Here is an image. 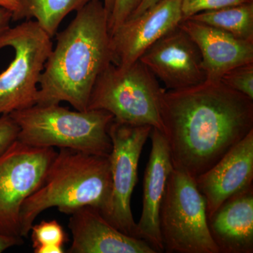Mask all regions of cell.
<instances>
[{"label":"cell","instance_id":"14","mask_svg":"<svg viewBox=\"0 0 253 253\" xmlns=\"http://www.w3.org/2000/svg\"><path fill=\"white\" fill-rule=\"evenodd\" d=\"M150 136L151 151L145 170L142 211L136 229L139 239L146 241L156 252L163 253L164 247L160 231V209L173 166L163 133L153 128Z\"/></svg>","mask_w":253,"mask_h":253},{"label":"cell","instance_id":"25","mask_svg":"<svg viewBox=\"0 0 253 253\" xmlns=\"http://www.w3.org/2000/svg\"><path fill=\"white\" fill-rule=\"evenodd\" d=\"M11 21H12V12L9 10L0 6V36L11 27L10 23Z\"/></svg>","mask_w":253,"mask_h":253},{"label":"cell","instance_id":"9","mask_svg":"<svg viewBox=\"0 0 253 253\" xmlns=\"http://www.w3.org/2000/svg\"><path fill=\"white\" fill-rule=\"evenodd\" d=\"M152 126H134L113 119L109 127L112 150L111 167V201L106 218L118 230L139 239L131 209V199L137 181L138 165Z\"/></svg>","mask_w":253,"mask_h":253},{"label":"cell","instance_id":"27","mask_svg":"<svg viewBox=\"0 0 253 253\" xmlns=\"http://www.w3.org/2000/svg\"><path fill=\"white\" fill-rule=\"evenodd\" d=\"M0 6L9 10L14 14L18 7V0H0Z\"/></svg>","mask_w":253,"mask_h":253},{"label":"cell","instance_id":"20","mask_svg":"<svg viewBox=\"0 0 253 253\" xmlns=\"http://www.w3.org/2000/svg\"><path fill=\"white\" fill-rule=\"evenodd\" d=\"M220 81L231 89L253 99V63L229 70L221 76Z\"/></svg>","mask_w":253,"mask_h":253},{"label":"cell","instance_id":"11","mask_svg":"<svg viewBox=\"0 0 253 253\" xmlns=\"http://www.w3.org/2000/svg\"><path fill=\"white\" fill-rule=\"evenodd\" d=\"M181 0H161L143 14L128 18L111 36L112 63L127 66L182 21Z\"/></svg>","mask_w":253,"mask_h":253},{"label":"cell","instance_id":"23","mask_svg":"<svg viewBox=\"0 0 253 253\" xmlns=\"http://www.w3.org/2000/svg\"><path fill=\"white\" fill-rule=\"evenodd\" d=\"M19 128L8 115L0 116V156L17 140Z\"/></svg>","mask_w":253,"mask_h":253},{"label":"cell","instance_id":"22","mask_svg":"<svg viewBox=\"0 0 253 253\" xmlns=\"http://www.w3.org/2000/svg\"><path fill=\"white\" fill-rule=\"evenodd\" d=\"M141 0H114L109 18L110 36L127 19L140 4Z\"/></svg>","mask_w":253,"mask_h":253},{"label":"cell","instance_id":"6","mask_svg":"<svg viewBox=\"0 0 253 253\" xmlns=\"http://www.w3.org/2000/svg\"><path fill=\"white\" fill-rule=\"evenodd\" d=\"M164 251L169 253H219L210 232L206 204L196 180L173 168L159 217Z\"/></svg>","mask_w":253,"mask_h":253},{"label":"cell","instance_id":"2","mask_svg":"<svg viewBox=\"0 0 253 253\" xmlns=\"http://www.w3.org/2000/svg\"><path fill=\"white\" fill-rule=\"evenodd\" d=\"M109 14L104 2L94 0L56 33V44L46 60L38 84L36 104L69 103L87 110L95 82L112 63Z\"/></svg>","mask_w":253,"mask_h":253},{"label":"cell","instance_id":"15","mask_svg":"<svg viewBox=\"0 0 253 253\" xmlns=\"http://www.w3.org/2000/svg\"><path fill=\"white\" fill-rule=\"evenodd\" d=\"M179 26L197 44L208 81H220L229 70L253 63V42L191 19L181 21Z\"/></svg>","mask_w":253,"mask_h":253},{"label":"cell","instance_id":"28","mask_svg":"<svg viewBox=\"0 0 253 253\" xmlns=\"http://www.w3.org/2000/svg\"><path fill=\"white\" fill-rule=\"evenodd\" d=\"M113 3H114V0H104V4L105 8L107 10L108 13L111 14V11H112Z\"/></svg>","mask_w":253,"mask_h":253},{"label":"cell","instance_id":"3","mask_svg":"<svg viewBox=\"0 0 253 253\" xmlns=\"http://www.w3.org/2000/svg\"><path fill=\"white\" fill-rule=\"evenodd\" d=\"M111 188L109 157L59 149L42 184L23 202L20 213L21 236L27 237L36 218L51 208L70 214L89 206L106 217Z\"/></svg>","mask_w":253,"mask_h":253},{"label":"cell","instance_id":"16","mask_svg":"<svg viewBox=\"0 0 253 253\" xmlns=\"http://www.w3.org/2000/svg\"><path fill=\"white\" fill-rule=\"evenodd\" d=\"M208 222L219 253H253V186L228 199Z\"/></svg>","mask_w":253,"mask_h":253},{"label":"cell","instance_id":"5","mask_svg":"<svg viewBox=\"0 0 253 253\" xmlns=\"http://www.w3.org/2000/svg\"><path fill=\"white\" fill-rule=\"evenodd\" d=\"M165 91L140 60L127 66L111 63L95 82L87 110H104L118 122L149 126L163 133L161 100Z\"/></svg>","mask_w":253,"mask_h":253},{"label":"cell","instance_id":"26","mask_svg":"<svg viewBox=\"0 0 253 253\" xmlns=\"http://www.w3.org/2000/svg\"><path fill=\"white\" fill-rule=\"evenodd\" d=\"M159 1H161V0H141L140 4H139V6L136 7V9L133 11L132 14L128 18H134L136 16H139V15L143 14L146 10L149 9L150 8L154 6L155 4H157Z\"/></svg>","mask_w":253,"mask_h":253},{"label":"cell","instance_id":"17","mask_svg":"<svg viewBox=\"0 0 253 253\" xmlns=\"http://www.w3.org/2000/svg\"><path fill=\"white\" fill-rule=\"evenodd\" d=\"M94 0H18V7L12 14V21H36L46 34L53 38L63 19Z\"/></svg>","mask_w":253,"mask_h":253},{"label":"cell","instance_id":"4","mask_svg":"<svg viewBox=\"0 0 253 253\" xmlns=\"http://www.w3.org/2000/svg\"><path fill=\"white\" fill-rule=\"evenodd\" d=\"M18 141L39 148H66L109 157L113 115L104 110L71 111L59 104H35L9 114Z\"/></svg>","mask_w":253,"mask_h":253},{"label":"cell","instance_id":"21","mask_svg":"<svg viewBox=\"0 0 253 253\" xmlns=\"http://www.w3.org/2000/svg\"><path fill=\"white\" fill-rule=\"evenodd\" d=\"M251 1H253V0H181L182 21L204 11L222 9Z\"/></svg>","mask_w":253,"mask_h":253},{"label":"cell","instance_id":"7","mask_svg":"<svg viewBox=\"0 0 253 253\" xmlns=\"http://www.w3.org/2000/svg\"><path fill=\"white\" fill-rule=\"evenodd\" d=\"M52 38L36 21L26 20L0 36V50L14 56L0 73V116L36 104L40 77L53 49Z\"/></svg>","mask_w":253,"mask_h":253},{"label":"cell","instance_id":"13","mask_svg":"<svg viewBox=\"0 0 253 253\" xmlns=\"http://www.w3.org/2000/svg\"><path fill=\"white\" fill-rule=\"evenodd\" d=\"M73 241L69 253H157L144 240L118 230L97 209L86 206L70 214Z\"/></svg>","mask_w":253,"mask_h":253},{"label":"cell","instance_id":"10","mask_svg":"<svg viewBox=\"0 0 253 253\" xmlns=\"http://www.w3.org/2000/svg\"><path fill=\"white\" fill-rule=\"evenodd\" d=\"M139 60L166 90L185 89L207 81L197 44L179 25L150 46Z\"/></svg>","mask_w":253,"mask_h":253},{"label":"cell","instance_id":"19","mask_svg":"<svg viewBox=\"0 0 253 253\" xmlns=\"http://www.w3.org/2000/svg\"><path fill=\"white\" fill-rule=\"evenodd\" d=\"M31 231L35 253H65L63 246L67 242V235L57 221H42L33 224Z\"/></svg>","mask_w":253,"mask_h":253},{"label":"cell","instance_id":"18","mask_svg":"<svg viewBox=\"0 0 253 253\" xmlns=\"http://www.w3.org/2000/svg\"><path fill=\"white\" fill-rule=\"evenodd\" d=\"M187 19L219 28L240 39L253 42V1L204 11Z\"/></svg>","mask_w":253,"mask_h":253},{"label":"cell","instance_id":"24","mask_svg":"<svg viewBox=\"0 0 253 253\" xmlns=\"http://www.w3.org/2000/svg\"><path fill=\"white\" fill-rule=\"evenodd\" d=\"M23 244V238L15 237L0 234V253L4 252L10 248L21 246Z\"/></svg>","mask_w":253,"mask_h":253},{"label":"cell","instance_id":"12","mask_svg":"<svg viewBox=\"0 0 253 253\" xmlns=\"http://www.w3.org/2000/svg\"><path fill=\"white\" fill-rule=\"evenodd\" d=\"M253 130L196 178L198 189L206 201L208 219L228 199L253 186Z\"/></svg>","mask_w":253,"mask_h":253},{"label":"cell","instance_id":"8","mask_svg":"<svg viewBox=\"0 0 253 253\" xmlns=\"http://www.w3.org/2000/svg\"><path fill=\"white\" fill-rule=\"evenodd\" d=\"M56 152L18 139L0 156V234L23 238L20 213L25 200L42 184Z\"/></svg>","mask_w":253,"mask_h":253},{"label":"cell","instance_id":"1","mask_svg":"<svg viewBox=\"0 0 253 253\" xmlns=\"http://www.w3.org/2000/svg\"><path fill=\"white\" fill-rule=\"evenodd\" d=\"M161 117L173 168L196 180L253 130V99L207 80L166 89Z\"/></svg>","mask_w":253,"mask_h":253}]
</instances>
